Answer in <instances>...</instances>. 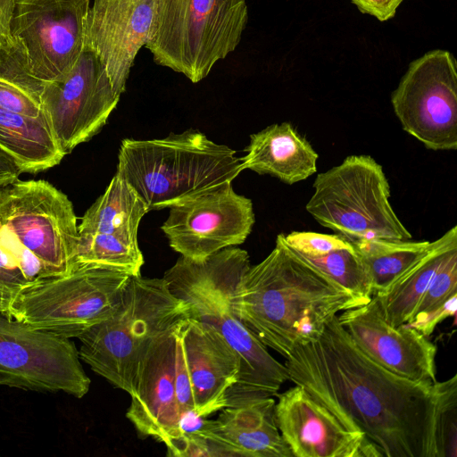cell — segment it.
Instances as JSON below:
<instances>
[{"mask_svg":"<svg viewBox=\"0 0 457 457\" xmlns=\"http://www.w3.org/2000/svg\"><path fill=\"white\" fill-rule=\"evenodd\" d=\"M289 381L303 386L380 457H443L440 412L445 381H415L370 359L337 316L319 339L286 359Z\"/></svg>","mask_w":457,"mask_h":457,"instance_id":"6da1fadb","label":"cell"},{"mask_svg":"<svg viewBox=\"0 0 457 457\" xmlns=\"http://www.w3.org/2000/svg\"><path fill=\"white\" fill-rule=\"evenodd\" d=\"M366 303L298 256L284 234L265 259L249 267L231 297L243 324L286 359L319 339L339 313Z\"/></svg>","mask_w":457,"mask_h":457,"instance_id":"7a4b0ae2","label":"cell"},{"mask_svg":"<svg viewBox=\"0 0 457 457\" xmlns=\"http://www.w3.org/2000/svg\"><path fill=\"white\" fill-rule=\"evenodd\" d=\"M250 266L248 253L230 246L204 262L181 256L163 276L171 293L188 304L191 317L212 325L239 357L238 379L227 393L226 407L276 396L289 380L285 364L269 353L233 311V292Z\"/></svg>","mask_w":457,"mask_h":457,"instance_id":"3957f363","label":"cell"},{"mask_svg":"<svg viewBox=\"0 0 457 457\" xmlns=\"http://www.w3.org/2000/svg\"><path fill=\"white\" fill-rule=\"evenodd\" d=\"M243 170L234 150L188 129L163 138L123 139L116 174L152 211L182 204L232 182Z\"/></svg>","mask_w":457,"mask_h":457,"instance_id":"277c9868","label":"cell"},{"mask_svg":"<svg viewBox=\"0 0 457 457\" xmlns=\"http://www.w3.org/2000/svg\"><path fill=\"white\" fill-rule=\"evenodd\" d=\"M79 233L68 196L44 179L0 187V255L30 283L67 272Z\"/></svg>","mask_w":457,"mask_h":457,"instance_id":"5b68a950","label":"cell"},{"mask_svg":"<svg viewBox=\"0 0 457 457\" xmlns=\"http://www.w3.org/2000/svg\"><path fill=\"white\" fill-rule=\"evenodd\" d=\"M190 316L188 304L171 293L163 278L129 277L115 312L78 337L79 358L130 395L151 341Z\"/></svg>","mask_w":457,"mask_h":457,"instance_id":"8992f818","label":"cell"},{"mask_svg":"<svg viewBox=\"0 0 457 457\" xmlns=\"http://www.w3.org/2000/svg\"><path fill=\"white\" fill-rule=\"evenodd\" d=\"M247 21L246 0H156L145 46L156 64L198 83L235 51Z\"/></svg>","mask_w":457,"mask_h":457,"instance_id":"52a82bcc","label":"cell"},{"mask_svg":"<svg viewBox=\"0 0 457 457\" xmlns=\"http://www.w3.org/2000/svg\"><path fill=\"white\" fill-rule=\"evenodd\" d=\"M306 211L321 226L351 242L410 240L390 202L382 166L370 155H350L317 175Z\"/></svg>","mask_w":457,"mask_h":457,"instance_id":"ba28073f","label":"cell"},{"mask_svg":"<svg viewBox=\"0 0 457 457\" xmlns=\"http://www.w3.org/2000/svg\"><path fill=\"white\" fill-rule=\"evenodd\" d=\"M130 276L76 259L65 273L39 278L23 288L9 318L72 338L108 319Z\"/></svg>","mask_w":457,"mask_h":457,"instance_id":"9c48e42d","label":"cell"},{"mask_svg":"<svg viewBox=\"0 0 457 457\" xmlns=\"http://www.w3.org/2000/svg\"><path fill=\"white\" fill-rule=\"evenodd\" d=\"M403 129L428 149H457V65L452 53L436 49L412 61L392 92Z\"/></svg>","mask_w":457,"mask_h":457,"instance_id":"30bf717a","label":"cell"},{"mask_svg":"<svg viewBox=\"0 0 457 457\" xmlns=\"http://www.w3.org/2000/svg\"><path fill=\"white\" fill-rule=\"evenodd\" d=\"M90 384L71 338L0 313V386L82 398Z\"/></svg>","mask_w":457,"mask_h":457,"instance_id":"8fae6325","label":"cell"},{"mask_svg":"<svg viewBox=\"0 0 457 457\" xmlns=\"http://www.w3.org/2000/svg\"><path fill=\"white\" fill-rule=\"evenodd\" d=\"M120 96L99 58L83 48L66 77L41 80L37 102L58 143L68 154L101 130Z\"/></svg>","mask_w":457,"mask_h":457,"instance_id":"7c38bea8","label":"cell"},{"mask_svg":"<svg viewBox=\"0 0 457 457\" xmlns=\"http://www.w3.org/2000/svg\"><path fill=\"white\" fill-rule=\"evenodd\" d=\"M89 0H17L12 37L24 47L31 76L42 81L66 77L84 48Z\"/></svg>","mask_w":457,"mask_h":457,"instance_id":"4fadbf2b","label":"cell"},{"mask_svg":"<svg viewBox=\"0 0 457 457\" xmlns=\"http://www.w3.org/2000/svg\"><path fill=\"white\" fill-rule=\"evenodd\" d=\"M170 209L161 228L170 246L194 262L243 244L254 224L251 199L237 194L231 182Z\"/></svg>","mask_w":457,"mask_h":457,"instance_id":"5bb4252c","label":"cell"},{"mask_svg":"<svg viewBox=\"0 0 457 457\" xmlns=\"http://www.w3.org/2000/svg\"><path fill=\"white\" fill-rule=\"evenodd\" d=\"M337 320L359 349L381 367L411 380L437 381L436 345L408 324L390 325L376 297L342 312Z\"/></svg>","mask_w":457,"mask_h":457,"instance_id":"9a60e30c","label":"cell"},{"mask_svg":"<svg viewBox=\"0 0 457 457\" xmlns=\"http://www.w3.org/2000/svg\"><path fill=\"white\" fill-rule=\"evenodd\" d=\"M276 396V422L294 457H380L362 434L345 428L303 386Z\"/></svg>","mask_w":457,"mask_h":457,"instance_id":"2e32d148","label":"cell"},{"mask_svg":"<svg viewBox=\"0 0 457 457\" xmlns=\"http://www.w3.org/2000/svg\"><path fill=\"white\" fill-rule=\"evenodd\" d=\"M155 9L156 0H94L89 7L84 48L99 58L120 96L137 53L148 41Z\"/></svg>","mask_w":457,"mask_h":457,"instance_id":"e0dca14e","label":"cell"},{"mask_svg":"<svg viewBox=\"0 0 457 457\" xmlns=\"http://www.w3.org/2000/svg\"><path fill=\"white\" fill-rule=\"evenodd\" d=\"M180 321L154 338L144 353L126 412L138 434L165 445L179 436L175 362Z\"/></svg>","mask_w":457,"mask_h":457,"instance_id":"ac0fdd59","label":"cell"},{"mask_svg":"<svg viewBox=\"0 0 457 457\" xmlns=\"http://www.w3.org/2000/svg\"><path fill=\"white\" fill-rule=\"evenodd\" d=\"M180 334L195 411L206 418L227 406V393L238 379L240 360L223 337L204 321L191 316L185 319Z\"/></svg>","mask_w":457,"mask_h":457,"instance_id":"d6986e66","label":"cell"},{"mask_svg":"<svg viewBox=\"0 0 457 457\" xmlns=\"http://www.w3.org/2000/svg\"><path fill=\"white\" fill-rule=\"evenodd\" d=\"M272 396L220 410L195 433L209 442L215 457H293L276 422Z\"/></svg>","mask_w":457,"mask_h":457,"instance_id":"ffe728a7","label":"cell"},{"mask_svg":"<svg viewBox=\"0 0 457 457\" xmlns=\"http://www.w3.org/2000/svg\"><path fill=\"white\" fill-rule=\"evenodd\" d=\"M241 157L244 170L268 174L293 185L317 170L318 154L292 124H272L252 134Z\"/></svg>","mask_w":457,"mask_h":457,"instance_id":"44dd1931","label":"cell"},{"mask_svg":"<svg viewBox=\"0 0 457 457\" xmlns=\"http://www.w3.org/2000/svg\"><path fill=\"white\" fill-rule=\"evenodd\" d=\"M284 238L288 246L350 294L369 302L371 281L353 242L339 234L292 231Z\"/></svg>","mask_w":457,"mask_h":457,"instance_id":"7402d4cb","label":"cell"},{"mask_svg":"<svg viewBox=\"0 0 457 457\" xmlns=\"http://www.w3.org/2000/svg\"><path fill=\"white\" fill-rule=\"evenodd\" d=\"M457 247V226L430 243L428 250L404 270L378 300L385 320L394 327L408 324L415 309L446 255Z\"/></svg>","mask_w":457,"mask_h":457,"instance_id":"603a6c76","label":"cell"},{"mask_svg":"<svg viewBox=\"0 0 457 457\" xmlns=\"http://www.w3.org/2000/svg\"><path fill=\"white\" fill-rule=\"evenodd\" d=\"M0 147L14 159L22 173L36 174L49 170L66 155L46 120L1 106Z\"/></svg>","mask_w":457,"mask_h":457,"instance_id":"cb8c5ba5","label":"cell"},{"mask_svg":"<svg viewBox=\"0 0 457 457\" xmlns=\"http://www.w3.org/2000/svg\"><path fill=\"white\" fill-rule=\"evenodd\" d=\"M149 211L130 186L115 174L104 193L87 210L79 233H102L137 243L139 223Z\"/></svg>","mask_w":457,"mask_h":457,"instance_id":"d4e9b609","label":"cell"},{"mask_svg":"<svg viewBox=\"0 0 457 457\" xmlns=\"http://www.w3.org/2000/svg\"><path fill=\"white\" fill-rule=\"evenodd\" d=\"M430 243L411 239L353 242L369 273L372 296L383 293L428 250Z\"/></svg>","mask_w":457,"mask_h":457,"instance_id":"484cf974","label":"cell"},{"mask_svg":"<svg viewBox=\"0 0 457 457\" xmlns=\"http://www.w3.org/2000/svg\"><path fill=\"white\" fill-rule=\"evenodd\" d=\"M77 260L130 277L140 276L144 264L138 244L102 233H79Z\"/></svg>","mask_w":457,"mask_h":457,"instance_id":"4316f807","label":"cell"},{"mask_svg":"<svg viewBox=\"0 0 457 457\" xmlns=\"http://www.w3.org/2000/svg\"><path fill=\"white\" fill-rule=\"evenodd\" d=\"M456 293L457 247L453 248L441 263L428 288L422 295L412 318L419 313L436 307Z\"/></svg>","mask_w":457,"mask_h":457,"instance_id":"83f0119b","label":"cell"},{"mask_svg":"<svg viewBox=\"0 0 457 457\" xmlns=\"http://www.w3.org/2000/svg\"><path fill=\"white\" fill-rule=\"evenodd\" d=\"M30 284L23 274L0 255V313L9 317L20 292Z\"/></svg>","mask_w":457,"mask_h":457,"instance_id":"f1b7e54d","label":"cell"},{"mask_svg":"<svg viewBox=\"0 0 457 457\" xmlns=\"http://www.w3.org/2000/svg\"><path fill=\"white\" fill-rule=\"evenodd\" d=\"M185 320V319H184ZM182 320L179 323L177 346H176V393L177 402L180 416L187 411H195V403L194 399L193 389L189 378L187 359L181 341V325Z\"/></svg>","mask_w":457,"mask_h":457,"instance_id":"f546056e","label":"cell"},{"mask_svg":"<svg viewBox=\"0 0 457 457\" xmlns=\"http://www.w3.org/2000/svg\"><path fill=\"white\" fill-rule=\"evenodd\" d=\"M0 106L20 114L46 120L37 102L15 85L1 79Z\"/></svg>","mask_w":457,"mask_h":457,"instance_id":"4dcf8cb0","label":"cell"},{"mask_svg":"<svg viewBox=\"0 0 457 457\" xmlns=\"http://www.w3.org/2000/svg\"><path fill=\"white\" fill-rule=\"evenodd\" d=\"M457 310V293L452 295L436 307L415 315L408 323L409 326L428 337L438 324L449 317L454 316Z\"/></svg>","mask_w":457,"mask_h":457,"instance_id":"1f68e13d","label":"cell"},{"mask_svg":"<svg viewBox=\"0 0 457 457\" xmlns=\"http://www.w3.org/2000/svg\"><path fill=\"white\" fill-rule=\"evenodd\" d=\"M403 0H351L362 13L386 21L395 17L397 8Z\"/></svg>","mask_w":457,"mask_h":457,"instance_id":"d6a6232c","label":"cell"},{"mask_svg":"<svg viewBox=\"0 0 457 457\" xmlns=\"http://www.w3.org/2000/svg\"><path fill=\"white\" fill-rule=\"evenodd\" d=\"M17 0H0V47L12 40L11 21Z\"/></svg>","mask_w":457,"mask_h":457,"instance_id":"836d02e7","label":"cell"},{"mask_svg":"<svg viewBox=\"0 0 457 457\" xmlns=\"http://www.w3.org/2000/svg\"><path fill=\"white\" fill-rule=\"evenodd\" d=\"M21 173L14 159L0 147V187L17 180Z\"/></svg>","mask_w":457,"mask_h":457,"instance_id":"e575fe53","label":"cell"}]
</instances>
